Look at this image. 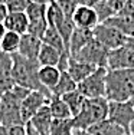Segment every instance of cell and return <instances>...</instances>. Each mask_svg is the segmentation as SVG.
<instances>
[{
	"label": "cell",
	"instance_id": "obj_31",
	"mask_svg": "<svg viewBox=\"0 0 134 135\" xmlns=\"http://www.w3.org/2000/svg\"><path fill=\"white\" fill-rule=\"evenodd\" d=\"M9 135H27L26 125H15V127H9Z\"/></svg>",
	"mask_w": 134,
	"mask_h": 135
},
{
	"label": "cell",
	"instance_id": "obj_40",
	"mask_svg": "<svg viewBox=\"0 0 134 135\" xmlns=\"http://www.w3.org/2000/svg\"><path fill=\"white\" fill-rule=\"evenodd\" d=\"M128 135H134V122L131 124V127H130V129H128Z\"/></svg>",
	"mask_w": 134,
	"mask_h": 135
},
{
	"label": "cell",
	"instance_id": "obj_43",
	"mask_svg": "<svg viewBox=\"0 0 134 135\" xmlns=\"http://www.w3.org/2000/svg\"><path fill=\"white\" fill-rule=\"evenodd\" d=\"M130 102H131V104L134 105V98H133V99H131V101H130Z\"/></svg>",
	"mask_w": 134,
	"mask_h": 135
},
{
	"label": "cell",
	"instance_id": "obj_20",
	"mask_svg": "<svg viewBox=\"0 0 134 135\" xmlns=\"http://www.w3.org/2000/svg\"><path fill=\"white\" fill-rule=\"evenodd\" d=\"M61 70L55 66H40L39 68V82L46 91L52 92L61 79Z\"/></svg>",
	"mask_w": 134,
	"mask_h": 135
},
{
	"label": "cell",
	"instance_id": "obj_13",
	"mask_svg": "<svg viewBox=\"0 0 134 135\" xmlns=\"http://www.w3.org/2000/svg\"><path fill=\"white\" fill-rule=\"evenodd\" d=\"M12 69H13L12 56L6 53H0V98L16 86Z\"/></svg>",
	"mask_w": 134,
	"mask_h": 135
},
{
	"label": "cell",
	"instance_id": "obj_12",
	"mask_svg": "<svg viewBox=\"0 0 134 135\" xmlns=\"http://www.w3.org/2000/svg\"><path fill=\"white\" fill-rule=\"evenodd\" d=\"M72 22H74L75 27L81 29H88V30H94L98 25L101 23L100 16L94 7H87V6H78L72 16Z\"/></svg>",
	"mask_w": 134,
	"mask_h": 135
},
{
	"label": "cell",
	"instance_id": "obj_28",
	"mask_svg": "<svg viewBox=\"0 0 134 135\" xmlns=\"http://www.w3.org/2000/svg\"><path fill=\"white\" fill-rule=\"evenodd\" d=\"M74 131L72 119H53L49 135H74Z\"/></svg>",
	"mask_w": 134,
	"mask_h": 135
},
{
	"label": "cell",
	"instance_id": "obj_1",
	"mask_svg": "<svg viewBox=\"0 0 134 135\" xmlns=\"http://www.w3.org/2000/svg\"><path fill=\"white\" fill-rule=\"evenodd\" d=\"M105 86V98L108 102L131 101L134 98V69L108 70Z\"/></svg>",
	"mask_w": 134,
	"mask_h": 135
},
{
	"label": "cell",
	"instance_id": "obj_2",
	"mask_svg": "<svg viewBox=\"0 0 134 135\" xmlns=\"http://www.w3.org/2000/svg\"><path fill=\"white\" fill-rule=\"evenodd\" d=\"M13 79L15 83L17 86L27 89V91H38V92H43L48 96H52L49 91L42 86V83L39 82V63L38 60H29L26 57L20 56V55H13Z\"/></svg>",
	"mask_w": 134,
	"mask_h": 135
},
{
	"label": "cell",
	"instance_id": "obj_26",
	"mask_svg": "<svg viewBox=\"0 0 134 135\" xmlns=\"http://www.w3.org/2000/svg\"><path fill=\"white\" fill-rule=\"evenodd\" d=\"M20 35L15 33V32H6L4 37H3L2 43H0V50L2 53H6V55H13L17 53L19 50V45H20Z\"/></svg>",
	"mask_w": 134,
	"mask_h": 135
},
{
	"label": "cell",
	"instance_id": "obj_30",
	"mask_svg": "<svg viewBox=\"0 0 134 135\" xmlns=\"http://www.w3.org/2000/svg\"><path fill=\"white\" fill-rule=\"evenodd\" d=\"M6 4L9 7V12H26L30 0H7Z\"/></svg>",
	"mask_w": 134,
	"mask_h": 135
},
{
	"label": "cell",
	"instance_id": "obj_6",
	"mask_svg": "<svg viewBox=\"0 0 134 135\" xmlns=\"http://www.w3.org/2000/svg\"><path fill=\"white\" fill-rule=\"evenodd\" d=\"M108 53L110 50L107 47H104L98 40H92L89 42L84 49H81L74 57L75 60L82 63H88L95 68H107V59H108Z\"/></svg>",
	"mask_w": 134,
	"mask_h": 135
},
{
	"label": "cell",
	"instance_id": "obj_10",
	"mask_svg": "<svg viewBox=\"0 0 134 135\" xmlns=\"http://www.w3.org/2000/svg\"><path fill=\"white\" fill-rule=\"evenodd\" d=\"M46 10H48V6H39V4H35V3H30L27 6L26 15H27V19H29V32L27 33H32L36 37L42 39L43 33L49 27L46 20Z\"/></svg>",
	"mask_w": 134,
	"mask_h": 135
},
{
	"label": "cell",
	"instance_id": "obj_23",
	"mask_svg": "<svg viewBox=\"0 0 134 135\" xmlns=\"http://www.w3.org/2000/svg\"><path fill=\"white\" fill-rule=\"evenodd\" d=\"M49 108H50V112H52L53 119H72L71 111H69L68 105L63 102L62 98H58V96H50Z\"/></svg>",
	"mask_w": 134,
	"mask_h": 135
},
{
	"label": "cell",
	"instance_id": "obj_21",
	"mask_svg": "<svg viewBox=\"0 0 134 135\" xmlns=\"http://www.w3.org/2000/svg\"><path fill=\"white\" fill-rule=\"evenodd\" d=\"M63 55H66V53H61L59 50L53 49L52 46H48V45L42 43L39 56H38V63H39V66H55V68H59Z\"/></svg>",
	"mask_w": 134,
	"mask_h": 135
},
{
	"label": "cell",
	"instance_id": "obj_11",
	"mask_svg": "<svg viewBox=\"0 0 134 135\" xmlns=\"http://www.w3.org/2000/svg\"><path fill=\"white\" fill-rule=\"evenodd\" d=\"M108 70H121V69H134V52L127 45L118 49L110 50L107 59Z\"/></svg>",
	"mask_w": 134,
	"mask_h": 135
},
{
	"label": "cell",
	"instance_id": "obj_17",
	"mask_svg": "<svg viewBox=\"0 0 134 135\" xmlns=\"http://www.w3.org/2000/svg\"><path fill=\"white\" fill-rule=\"evenodd\" d=\"M4 26L9 32H15L17 35H25L29 32V19L26 12H10L4 20Z\"/></svg>",
	"mask_w": 134,
	"mask_h": 135
},
{
	"label": "cell",
	"instance_id": "obj_3",
	"mask_svg": "<svg viewBox=\"0 0 134 135\" xmlns=\"http://www.w3.org/2000/svg\"><path fill=\"white\" fill-rule=\"evenodd\" d=\"M30 91L16 85L13 89L6 92L0 98V124L4 127H15V125H23L20 115L22 102L25 101Z\"/></svg>",
	"mask_w": 134,
	"mask_h": 135
},
{
	"label": "cell",
	"instance_id": "obj_15",
	"mask_svg": "<svg viewBox=\"0 0 134 135\" xmlns=\"http://www.w3.org/2000/svg\"><path fill=\"white\" fill-rule=\"evenodd\" d=\"M94 40V32L88 29H81L75 27L72 32V36L69 39V46H68V53L69 56H75L81 49H84L89 42Z\"/></svg>",
	"mask_w": 134,
	"mask_h": 135
},
{
	"label": "cell",
	"instance_id": "obj_35",
	"mask_svg": "<svg viewBox=\"0 0 134 135\" xmlns=\"http://www.w3.org/2000/svg\"><path fill=\"white\" fill-rule=\"evenodd\" d=\"M6 32H7V29H6L4 23H0V43H2V40H3V37H4Z\"/></svg>",
	"mask_w": 134,
	"mask_h": 135
},
{
	"label": "cell",
	"instance_id": "obj_27",
	"mask_svg": "<svg viewBox=\"0 0 134 135\" xmlns=\"http://www.w3.org/2000/svg\"><path fill=\"white\" fill-rule=\"evenodd\" d=\"M62 99H63V102L68 105L69 111H71V114H72V118H75L76 115L81 112L82 105H84V102H85L87 98H85L84 95H81V92L76 89V91H74V92H69V94L63 95Z\"/></svg>",
	"mask_w": 134,
	"mask_h": 135
},
{
	"label": "cell",
	"instance_id": "obj_29",
	"mask_svg": "<svg viewBox=\"0 0 134 135\" xmlns=\"http://www.w3.org/2000/svg\"><path fill=\"white\" fill-rule=\"evenodd\" d=\"M55 2H56V4H58V7L62 10V13L68 19H72L76 7H78V4H76L75 2H72V0H55Z\"/></svg>",
	"mask_w": 134,
	"mask_h": 135
},
{
	"label": "cell",
	"instance_id": "obj_45",
	"mask_svg": "<svg viewBox=\"0 0 134 135\" xmlns=\"http://www.w3.org/2000/svg\"><path fill=\"white\" fill-rule=\"evenodd\" d=\"M0 53H2V50H0Z\"/></svg>",
	"mask_w": 134,
	"mask_h": 135
},
{
	"label": "cell",
	"instance_id": "obj_5",
	"mask_svg": "<svg viewBox=\"0 0 134 135\" xmlns=\"http://www.w3.org/2000/svg\"><path fill=\"white\" fill-rule=\"evenodd\" d=\"M107 68H97L94 73L88 76L85 81L78 83V91L81 95H84L87 99H94V98H105V92H107Z\"/></svg>",
	"mask_w": 134,
	"mask_h": 135
},
{
	"label": "cell",
	"instance_id": "obj_38",
	"mask_svg": "<svg viewBox=\"0 0 134 135\" xmlns=\"http://www.w3.org/2000/svg\"><path fill=\"white\" fill-rule=\"evenodd\" d=\"M26 129H27V135H39V134H38V132H36V131H35V129H33V128H32V127H30V125H29V124H27V125H26Z\"/></svg>",
	"mask_w": 134,
	"mask_h": 135
},
{
	"label": "cell",
	"instance_id": "obj_4",
	"mask_svg": "<svg viewBox=\"0 0 134 135\" xmlns=\"http://www.w3.org/2000/svg\"><path fill=\"white\" fill-rule=\"evenodd\" d=\"M108 117V101L107 98H94V99H85L82 109L74 121L75 129L88 131L91 127L100 124L107 119Z\"/></svg>",
	"mask_w": 134,
	"mask_h": 135
},
{
	"label": "cell",
	"instance_id": "obj_8",
	"mask_svg": "<svg viewBox=\"0 0 134 135\" xmlns=\"http://www.w3.org/2000/svg\"><path fill=\"white\" fill-rule=\"evenodd\" d=\"M92 32H94V39L98 40L108 50L118 49L127 43V36L105 23H100Z\"/></svg>",
	"mask_w": 134,
	"mask_h": 135
},
{
	"label": "cell",
	"instance_id": "obj_41",
	"mask_svg": "<svg viewBox=\"0 0 134 135\" xmlns=\"http://www.w3.org/2000/svg\"><path fill=\"white\" fill-rule=\"evenodd\" d=\"M72 2H75V3H76V4H78V6H79V3H81V0H72Z\"/></svg>",
	"mask_w": 134,
	"mask_h": 135
},
{
	"label": "cell",
	"instance_id": "obj_24",
	"mask_svg": "<svg viewBox=\"0 0 134 135\" xmlns=\"http://www.w3.org/2000/svg\"><path fill=\"white\" fill-rule=\"evenodd\" d=\"M76 88H78V85L74 82V79L68 75L66 70H63V72L61 73V79H59L58 85L53 88V91L50 92V95H52V96H58V98H62L63 95L76 91Z\"/></svg>",
	"mask_w": 134,
	"mask_h": 135
},
{
	"label": "cell",
	"instance_id": "obj_7",
	"mask_svg": "<svg viewBox=\"0 0 134 135\" xmlns=\"http://www.w3.org/2000/svg\"><path fill=\"white\" fill-rule=\"evenodd\" d=\"M107 119L120 125L128 132L130 127L134 122V105L127 102H108V117Z\"/></svg>",
	"mask_w": 134,
	"mask_h": 135
},
{
	"label": "cell",
	"instance_id": "obj_9",
	"mask_svg": "<svg viewBox=\"0 0 134 135\" xmlns=\"http://www.w3.org/2000/svg\"><path fill=\"white\" fill-rule=\"evenodd\" d=\"M50 96H48L43 92L38 91H30L29 95L25 98V101L22 102L20 108V115H22V122L23 125H27L32 121V118L42 109L45 105L49 104Z\"/></svg>",
	"mask_w": 134,
	"mask_h": 135
},
{
	"label": "cell",
	"instance_id": "obj_16",
	"mask_svg": "<svg viewBox=\"0 0 134 135\" xmlns=\"http://www.w3.org/2000/svg\"><path fill=\"white\" fill-rule=\"evenodd\" d=\"M52 122H53V117H52V112H50L49 104H48V105H45L33 118H32L29 125L39 135H49Z\"/></svg>",
	"mask_w": 134,
	"mask_h": 135
},
{
	"label": "cell",
	"instance_id": "obj_36",
	"mask_svg": "<svg viewBox=\"0 0 134 135\" xmlns=\"http://www.w3.org/2000/svg\"><path fill=\"white\" fill-rule=\"evenodd\" d=\"M126 45L134 52V36H133V37H127V43H126Z\"/></svg>",
	"mask_w": 134,
	"mask_h": 135
},
{
	"label": "cell",
	"instance_id": "obj_25",
	"mask_svg": "<svg viewBox=\"0 0 134 135\" xmlns=\"http://www.w3.org/2000/svg\"><path fill=\"white\" fill-rule=\"evenodd\" d=\"M42 43L48 45V46H52L53 49L59 50L61 53H68V50H66V47H65V43H63L62 37H61V35L58 33V30H56L55 27L49 26L46 29V32H45L43 36H42Z\"/></svg>",
	"mask_w": 134,
	"mask_h": 135
},
{
	"label": "cell",
	"instance_id": "obj_18",
	"mask_svg": "<svg viewBox=\"0 0 134 135\" xmlns=\"http://www.w3.org/2000/svg\"><path fill=\"white\" fill-rule=\"evenodd\" d=\"M95 69H97V68L92 66V65L78 62V60H75L74 57H69L66 72H68V75L74 79V82L78 85V83H81L82 81H85L91 73H94Z\"/></svg>",
	"mask_w": 134,
	"mask_h": 135
},
{
	"label": "cell",
	"instance_id": "obj_44",
	"mask_svg": "<svg viewBox=\"0 0 134 135\" xmlns=\"http://www.w3.org/2000/svg\"><path fill=\"white\" fill-rule=\"evenodd\" d=\"M100 2H108V0H100Z\"/></svg>",
	"mask_w": 134,
	"mask_h": 135
},
{
	"label": "cell",
	"instance_id": "obj_32",
	"mask_svg": "<svg viewBox=\"0 0 134 135\" xmlns=\"http://www.w3.org/2000/svg\"><path fill=\"white\" fill-rule=\"evenodd\" d=\"M9 7H7V4L6 3H0V23H4V20L7 19V16H9Z\"/></svg>",
	"mask_w": 134,
	"mask_h": 135
},
{
	"label": "cell",
	"instance_id": "obj_19",
	"mask_svg": "<svg viewBox=\"0 0 134 135\" xmlns=\"http://www.w3.org/2000/svg\"><path fill=\"white\" fill-rule=\"evenodd\" d=\"M105 23L108 26L117 29L118 32L124 35L127 37H133L134 36V16H124V15H115L113 17L107 19V20L101 22Z\"/></svg>",
	"mask_w": 134,
	"mask_h": 135
},
{
	"label": "cell",
	"instance_id": "obj_22",
	"mask_svg": "<svg viewBox=\"0 0 134 135\" xmlns=\"http://www.w3.org/2000/svg\"><path fill=\"white\" fill-rule=\"evenodd\" d=\"M88 132L91 135H128V132L124 128L111 122L110 119H105L100 124L91 127L88 129Z\"/></svg>",
	"mask_w": 134,
	"mask_h": 135
},
{
	"label": "cell",
	"instance_id": "obj_42",
	"mask_svg": "<svg viewBox=\"0 0 134 135\" xmlns=\"http://www.w3.org/2000/svg\"><path fill=\"white\" fill-rule=\"evenodd\" d=\"M0 3H7V0H0Z\"/></svg>",
	"mask_w": 134,
	"mask_h": 135
},
{
	"label": "cell",
	"instance_id": "obj_39",
	"mask_svg": "<svg viewBox=\"0 0 134 135\" xmlns=\"http://www.w3.org/2000/svg\"><path fill=\"white\" fill-rule=\"evenodd\" d=\"M74 135H91L88 131H82V129H75L74 131Z\"/></svg>",
	"mask_w": 134,
	"mask_h": 135
},
{
	"label": "cell",
	"instance_id": "obj_34",
	"mask_svg": "<svg viewBox=\"0 0 134 135\" xmlns=\"http://www.w3.org/2000/svg\"><path fill=\"white\" fill-rule=\"evenodd\" d=\"M52 0H30V3H35V4H39V6H49V3Z\"/></svg>",
	"mask_w": 134,
	"mask_h": 135
},
{
	"label": "cell",
	"instance_id": "obj_37",
	"mask_svg": "<svg viewBox=\"0 0 134 135\" xmlns=\"http://www.w3.org/2000/svg\"><path fill=\"white\" fill-rule=\"evenodd\" d=\"M0 135H9V128L0 124Z\"/></svg>",
	"mask_w": 134,
	"mask_h": 135
},
{
	"label": "cell",
	"instance_id": "obj_33",
	"mask_svg": "<svg viewBox=\"0 0 134 135\" xmlns=\"http://www.w3.org/2000/svg\"><path fill=\"white\" fill-rule=\"evenodd\" d=\"M100 3V0H81L79 6H87V7H97V4Z\"/></svg>",
	"mask_w": 134,
	"mask_h": 135
},
{
	"label": "cell",
	"instance_id": "obj_14",
	"mask_svg": "<svg viewBox=\"0 0 134 135\" xmlns=\"http://www.w3.org/2000/svg\"><path fill=\"white\" fill-rule=\"evenodd\" d=\"M40 47H42V39L36 37L32 33H25L20 37V45H19L17 55L26 57L29 60H38Z\"/></svg>",
	"mask_w": 134,
	"mask_h": 135
}]
</instances>
